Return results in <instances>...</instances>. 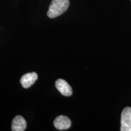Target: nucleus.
Wrapping results in <instances>:
<instances>
[{
    "mask_svg": "<svg viewBox=\"0 0 131 131\" xmlns=\"http://www.w3.org/2000/svg\"><path fill=\"white\" fill-rule=\"evenodd\" d=\"M69 0H52L49 6L47 16L54 18L63 14L68 9Z\"/></svg>",
    "mask_w": 131,
    "mask_h": 131,
    "instance_id": "nucleus-1",
    "label": "nucleus"
},
{
    "mask_svg": "<svg viewBox=\"0 0 131 131\" xmlns=\"http://www.w3.org/2000/svg\"><path fill=\"white\" fill-rule=\"evenodd\" d=\"M53 124L55 128L58 130H67L71 126V121L66 116L60 115L55 119Z\"/></svg>",
    "mask_w": 131,
    "mask_h": 131,
    "instance_id": "nucleus-3",
    "label": "nucleus"
},
{
    "mask_svg": "<svg viewBox=\"0 0 131 131\" xmlns=\"http://www.w3.org/2000/svg\"><path fill=\"white\" fill-rule=\"evenodd\" d=\"M55 87L64 96H70L72 94L71 86L64 80L58 79L55 81Z\"/></svg>",
    "mask_w": 131,
    "mask_h": 131,
    "instance_id": "nucleus-4",
    "label": "nucleus"
},
{
    "mask_svg": "<svg viewBox=\"0 0 131 131\" xmlns=\"http://www.w3.org/2000/svg\"><path fill=\"white\" fill-rule=\"evenodd\" d=\"M37 79V73L33 72L27 73L23 75L20 79V83L24 88L27 89L34 84Z\"/></svg>",
    "mask_w": 131,
    "mask_h": 131,
    "instance_id": "nucleus-5",
    "label": "nucleus"
},
{
    "mask_svg": "<svg viewBox=\"0 0 131 131\" xmlns=\"http://www.w3.org/2000/svg\"><path fill=\"white\" fill-rule=\"evenodd\" d=\"M121 131H131V108L126 107L121 116Z\"/></svg>",
    "mask_w": 131,
    "mask_h": 131,
    "instance_id": "nucleus-2",
    "label": "nucleus"
},
{
    "mask_svg": "<svg viewBox=\"0 0 131 131\" xmlns=\"http://www.w3.org/2000/svg\"><path fill=\"white\" fill-rule=\"evenodd\" d=\"M27 126V123L22 116L16 115L13 119L12 123V130L24 131Z\"/></svg>",
    "mask_w": 131,
    "mask_h": 131,
    "instance_id": "nucleus-6",
    "label": "nucleus"
}]
</instances>
